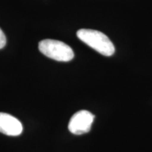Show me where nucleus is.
<instances>
[{
	"label": "nucleus",
	"instance_id": "f257e3e1",
	"mask_svg": "<svg viewBox=\"0 0 152 152\" xmlns=\"http://www.w3.org/2000/svg\"><path fill=\"white\" fill-rule=\"evenodd\" d=\"M77 36L82 42L104 56H112L115 52L113 44L106 35L98 30L80 29Z\"/></svg>",
	"mask_w": 152,
	"mask_h": 152
},
{
	"label": "nucleus",
	"instance_id": "f03ea898",
	"mask_svg": "<svg viewBox=\"0 0 152 152\" xmlns=\"http://www.w3.org/2000/svg\"><path fill=\"white\" fill-rule=\"evenodd\" d=\"M38 48L42 54L58 61L67 62L74 58L73 50L63 42L46 39L39 42Z\"/></svg>",
	"mask_w": 152,
	"mask_h": 152
},
{
	"label": "nucleus",
	"instance_id": "7ed1b4c3",
	"mask_svg": "<svg viewBox=\"0 0 152 152\" xmlns=\"http://www.w3.org/2000/svg\"><path fill=\"white\" fill-rule=\"evenodd\" d=\"M94 115L88 111L82 110L77 111L71 117L68 124V130L76 135L90 132L94 121Z\"/></svg>",
	"mask_w": 152,
	"mask_h": 152
},
{
	"label": "nucleus",
	"instance_id": "20e7f679",
	"mask_svg": "<svg viewBox=\"0 0 152 152\" xmlns=\"http://www.w3.org/2000/svg\"><path fill=\"white\" fill-rule=\"evenodd\" d=\"M23 132L20 121L7 113L0 112V132L9 136H18Z\"/></svg>",
	"mask_w": 152,
	"mask_h": 152
},
{
	"label": "nucleus",
	"instance_id": "39448f33",
	"mask_svg": "<svg viewBox=\"0 0 152 152\" xmlns=\"http://www.w3.org/2000/svg\"><path fill=\"white\" fill-rule=\"evenodd\" d=\"M6 43H7L6 36L2 30H1V28H0V49L4 48L6 45Z\"/></svg>",
	"mask_w": 152,
	"mask_h": 152
}]
</instances>
